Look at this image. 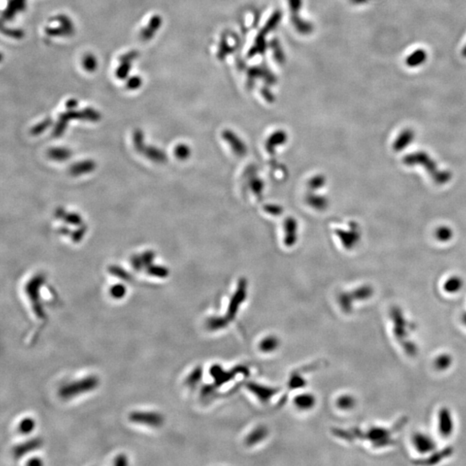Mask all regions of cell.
Here are the masks:
<instances>
[{
    "instance_id": "obj_17",
    "label": "cell",
    "mask_w": 466,
    "mask_h": 466,
    "mask_svg": "<svg viewBox=\"0 0 466 466\" xmlns=\"http://www.w3.org/2000/svg\"><path fill=\"white\" fill-rule=\"evenodd\" d=\"M463 282L459 276H451L444 283V289L449 293H457L463 288Z\"/></svg>"
},
{
    "instance_id": "obj_19",
    "label": "cell",
    "mask_w": 466,
    "mask_h": 466,
    "mask_svg": "<svg viewBox=\"0 0 466 466\" xmlns=\"http://www.w3.org/2000/svg\"><path fill=\"white\" fill-rule=\"evenodd\" d=\"M452 452H453V449L452 447H446V448L443 449L442 451L435 452V453L431 455V457H429L427 458V460L426 462H422L421 463L435 464V463H439L440 461L443 460L444 458L450 457L452 454Z\"/></svg>"
},
{
    "instance_id": "obj_20",
    "label": "cell",
    "mask_w": 466,
    "mask_h": 466,
    "mask_svg": "<svg viewBox=\"0 0 466 466\" xmlns=\"http://www.w3.org/2000/svg\"><path fill=\"white\" fill-rule=\"evenodd\" d=\"M452 237H453V230H452V228L446 226V225L440 226L437 228V230H435V238L439 241L443 242V243L448 242L452 239Z\"/></svg>"
},
{
    "instance_id": "obj_26",
    "label": "cell",
    "mask_w": 466,
    "mask_h": 466,
    "mask_svg": "<svg viewBox=\"0 0 466 466\" xmlns=\"http://www.w3.org/2000/svg\"><path fill=\"white\" fill-rule=\"evenodd\" d=\"M2 31L4 34H6L10 38H15V39H22L24 36V33L22 29H4L3 28Z\"/></svg>"
},
{
    "instance_id": "obj_31",
    "label": "cell",
    "mask_w": 466,
    "mask_h": 466,
    "mask_svg": "<svg viewBox=\"0 0 466 466\" xmlns=\"http://www.w3.org/2000/svg\"><path fill=\"white\" fill-rule=\"evenodd\" d=\"M138 53L137 51H130L127 54H124V55H121L120 58H119V60L122 61V60H128V61H132V60H135L136 58L138 57Z\"/></svg>"
},
{
    "instance_id": "obj_4",
    "label": "cell",
    "mask_w": 466,
    "mask_h": 466,
    "mask_svg": "<svg viewBox=\"0 0 466 466\" xmlns=\"http://www.w3.org/2000/svg\"><path fill=\"white\" fill-rule=\"evenodd\" d=\"M282 12H280V11H276V12H274L273 14L271 15V17L267 21V23H265L263 28L261 29V31L259 32L258 35L256 36L253 46L250 48L249 53H248L249 57H254L256 55L264 54L266 49H267L266 36L276 29L281 20H282Z\"/></svg>"
},
{
    "instance_id": "obj_34",
    "label": "cell",
    "mask_w": 466,
    "mask_h": 466,
    "mask_svg": "<svg viewBox=\"0 0 466 466\" xmlns=\"http://www.w3.org/2000/svg\"><path fill=\"white\" fill-rule=\"evenodd\" d=\"M50 124V122H48V120H45L44 122H43L42 124H39L38 126L36 127L34 129V132L38 133L43 131V129H45L44 127L48 126Z\"/></svg>"
},
{
    "instance_id": "obj_29",
    "label": "cell",
    "mask_w": 466,
    "mask_h": 466,
    "mask_svg": "<svg viewBox=\"0 0 466 466\" xmlns=\"http://www.w3.org/2000/svg\"><path fill=\"white\" fill-rule=\"evenodd\" d=\"M148 272L152 275V276H157V277H165L168 276V271L166 269L162 267H151Z\"/></svg>"
},
{
    "instance_id": "obj_22",
    "label": "cell",
    "mask_w": 466,
    "mask_h": 466,
    "mask_svg": "<svg viewBox=\"0 0 466 466\" xmlns=\"http://www.w3.org/2000/svg\"><path fill=\"white\" fill-rule=\"evenodd\" d=\"M36 428V421L31 418H25L18 425V431L23 435H29Z\"/></svg>"
},
{
    "instance_id": "obj_28",
    "label": "cell",
    "mask_w": 466,
    "mask_h": 466,
    "mask_svg": "<svg viewBox=\"0 0 466 466\" xmlns=\"http://www.w3.org/2000/svg\"><path fill=\"white\" fill-rule=\"evenodd\" d=\"M142 85V79L139 76H132L127 81V88L130 90L138 89Z\"/></svg>"
},
{
    "instance_id": "obj_35",
    "label": "cell",
    "mask_w": 466,
    "mask_h": 466,
    "mask_svg": "<svg viewBox=\"0 0 466 466\" xmlns=\"http://www.w3.org/2000/svg\"><path fill=\"white\" fill-rule=\"evenodd\" d=\"M27 464L29 465H41L43 464V461L41 460L38 457H33L29 462H27Z\"/></svg>"
},
{
    "instance_id": "obj_36",
    "label": "cell",
    "mask_w": 466,
    "mask_h": 466,
    "mask_svg": "<svg viewBox=\"0 0 466 466\" xmlns=\"http://www.w3.org/2000/svg\"><path fill=\"white\" fill-rule=\"evenodd\" d=\"M76 106H77V101H75V99H70V101H68V103H66V107H68V108H69V109H72V108L76 107Z\"/></svg>"
},
{
    "instance_id": "obj_27",
    "label": "cell",
    "mask_w": 466,
    "mask_h": 466,
    "mask_svg": "<svg viewBox=\"0 0 466 466\" xmlns=\"http://www.w3.org/2000/svg\"><path fill=\"white\" fill-rule=\"evenodd\" d=\"M291 15H299L302 7V0H288Z\"/></svg>"
},
{
    "instance_id": "obj_30",
    "label": "cell",
    "mask_w": 466,
    "mask_h": 466,
    "mask_svg": "<svg viewBox=\"0 0 466 466\" xmlns=\"http://www.w3.org/2000/svg\"><path fill=\"white\" fill-rule=\"evenodd\" d=\"M112 274H113L114 276H118V277H120L121 279L125 280V281H129V276L128 274L125 272V271H122L120 269L118 268H115V269H112Z\"/></svg>"
},
{
    "instance_id": "obj_24",
    "label": "cell",
    "mask_w": 466,
    "mask_h": 466,
    "mask_svg": "<svg viewBox=\"0 0 466 466\" xmlns=\"http://www.w3.org/2000/svg\"><path fill=\"white\" fill-rule=\"evenodd\" d=\"M82 65H83L84 69H86V71L92 72V71H94L95 69H97L98 61L96 60V58L94 57V55L88 54V55H86L84 56Z\"/></svg>"
},
{
    "instance_id": "obj_5",
    "label": "cell",
    "mask_w": 466,
    "mask_h": 466,
    "mask_svg": "<svg viewBox=\"0 0 466 466\" xmlns=\"http://www.w3.org/2000/svg\"><path fill=\"white\" fill-rule=\"evenodd\" d=\"M129 420L135 424L159 428L163 424L164 418L161 414L156 412L137 411L129 414Z\"/></svg>"
},
{
    "instance_id": "obj_2",
    "label": "cell",
    "mask_w": 466,
    "mask_h": 466,
    "mask_svg": "<svg viewBox=\"0 0 466 466\" xmlns=\"http://www.w3.org/2000/svg\"><path fill=\"white\" fill-rule=\"evenodd\" d=\"M403 164L409 167L421 166L428 174L430 178L437 185H445L452 180V173L441 170L431 155L425 151H416L406 155L403 158Z\"/></svg>"
},
{
    "instance_id": "obj_16",
    "label": "cell",
    "mask_w": 466,
    "mask_h": 466,
    "mask_svg": "<svg viewBox=\"0 0 466 466\" xmlns=\"http://www.w3.org/2000/svg\"><path fill=\"white\" fill-rule=\"evenodd\" d=\"M427 58V54L424 49H416L406 58V65L409 68H416L424 63Z\"/></svg>"
},
{
    "instance_id": "obj_32",
    "label": "cell",
    "mask_w": 466,
    "mask_h": 466,
    "mask_svg": "<svg viewBox=\"0 0 466 466\" xmlns=\"http://www.w3.org/2000/svg\"><path fill=\"white\" fill-rule=\"evenodd\" d=\"M114 464L116 465H126L128 464V459H127L126 456L125 455H119L118 457H116L115 461H114Z\"/></svg>"
},
{
    "instance_id": "obj_33",
    "label": "cell",
    "mask_w": 466,
    "mask_h": 466,
    "mask_svg": "<svg viewBox=\"0 0 466 466\" xmlns=\"http://www.w3.org/2000/svg\"><path fill=\"white\" fill-rule=\"evenodd\" d=\"M187 151H188L187 148L186 149V147L180 146L178 149L176 150V154H177V155L180 156V157H186L187 155Z\"/></svg>"
},
{
    "instance_id": "obj_39",
    "label": "cell",
    "mask_w": 466,
    "mask_h": 466,
    "mask_svg": "<svg viewBox=\"0 0 466 466\" xmlns=\"http://www.w3.org/2000/svg\"><path fill=\"white\" fill-rule=\"evenodd\" d=\"M462 55L463 57L466 58V44L465 46L463 47V49H462Z\"/></svg>"
},
{
    "instance_id": "obj_15",
    "label": "cell",
    "mask_w": 466,
    "mask_h": 466,
    "mask_svg": "<svg viewBox=\"0 0 466 466\" xmlns=\"http://www.w3.org/2000/svg\"><path fill=\"white\" fill-rule=\"evenodd\" d=\"M25 7L26 0H9L8 6L3 13L4 18L12 20L18 12H23Z\"/></svg>"
},
{
    "instance_id": "obj_3",
    "label": "cell",
    "mask_w": 466,
    "mask_h": 466,
    "mask_svg": "<svg viewBox=\"0 0 466 466\" xmlns=\"http://www.w3.org/2000/svg\"><path fill=\"white\" fill-rule=\"evenodd\" d=\"M98 385L99 379L98 377L88 376L61 387L59 390V396L63 400H71L78 395L94 390L95 388H98Z\"/></svg>"
},
{
    "instance_id": "obj_38",
    "label": "cell",
    "mask_w": 466,
    "mask_h": 466,
    "mask_svg": "<svg viewBox=\"0 0 466 466\" xmlns=\"http://www.w3.org/2000/svg\"><path fill=\"white\" fill-rule=\"evenodd\" d=\"M461 321L463 323V325L466 326V312L463 313L462 315H461Z\"/></svg>"
},
{
    "instance_id": "obj_21",
    "label": "cell",
    "mask_w": 466,
    "mask_h": 466,
    "mask_svg": "<svg viewBox=\"0 0 466 466\" xmlns=\"http://www.w3.org/2000/svg\"><path fill=\"white\" fill-rule=\"evenodd\" d=\"M271 47L272 51H273L274 57H275L276 60H277V62H279L280 64L284 63V53H283L282 46H281L278 40L274 39V40L271 41Z\"/></svg>"
},
{
    "instance_id": "obj_8",
    "label": "cell",
    "mask_w": 466,
    "mask_h": 466,
    "mask_svg": "<svg viewBox=\"0 0 466 466\" xmlns=\"http://www.w3.org/2000/svg\"><path fill=\"white\" fill-rule=\"evenodd\" d=\"M412 442L414 448L421 454H426L434 452L436 447V442L434 439L423 432H416L412 438Z\"/></svg>"
},
{
    "instance_id": "obj_23",
    "label": "cell",
    "mask_w": 466,
    "mask_h": 466,
    "mask_svg": "<svg viewBox=\"0 0 466 466\" xmlns=\"http://www.w3.org/2000/svg\"><path fill=\"white\" fill-rule=\"evenodd\" d=\"M120 62V66H118L117 70H116V76L118 79L123 80V79H125L129 75V70L131 69V66H130L131 61L122 60Z\"/></svg>"
},
{
    "instance_id": "obj_1",
    "label": "cell",
    "mask_w": 466,
    "mask_h": 466,
    "mask_svg": "<svg viewBox=\"0 0 466 466\" xmlns=\"http://www.w3.org/2000/svg\"><path fill=\"white\" fill-rule=\"evenodd\" d=\"M389 316L393 323V334L397 342L400 344L403 351L409 357H416L419 349L410 339V332L414 331V325L406 319L403 310L396 306L392 307L389 311Z\"/></svg>"
},
{
    "instance_id": "obj_10",
    "label": "cell",
    "mask_w": 466,
    "mask_h": 466,
    "mask_svg": "<svg viewBox=\"0 0 466 466\" xmlns=\"http://www.w3.org/2000/svg\"><path fill=\"white\" fill-rule=\"evenodd\" d=\"M341 241L343 242V245L347 249H351L354 246H356L357 243L359 242L361 234L360 230H358V226L357 224L352 223L351 224V229L349 230H340L339 232Z\"/></svg>"
},
{
    "instance_id": "obj_14",
    "label": "cell",
    "mask_w": 466,
    "mask_h": 466,
    "mask_svg": "<svg viewBox=\"0 0 466 466\" xmlns=\"http://www.w3.org/2000/svg\"><path fill=\"white\" fill-rule=\"evenodd\" d=\"M161 23H162L161 17L158 15H155L154 17H151L146 28H144L141 30L140 37L144 41L150 40L154 37L155 32L161 28Z\"/></svg>"
},
{
    "instance_id": "obj_13",
    "label": "cell",
    "mask_w": 466,
    "mask_h": 466,
    "mask_svg": "<svg viewBox=\"0 0 466 466\" xmlns=\"http://www.w3.org/2000/svg\"><path fill=\"white\" fill-rule=\"evenodd\" d=\"M291 22L299 34L308 36L314 31V24L309 21L303 19L299 17V15H291Z\"/></svg>"
},
{
    "instance_id": "obj_11",
    "label": "cell",
    "mask_w": 466,
    "mask_h": 466,
    "mask_svg": "<svg viewBox=\"0 0 466 466\" xmlns=\"http://www.w3.org/2000/svg\"><path fill=\"white\" fill-rule=\"evenodd\" d=\"M42 445H43V440H41L40 438H35V439L27 440L23 443L17 445L13 449V455H14L15 458L18 459L25 456L27 453L38 450L40 448Z\"/></svg>"
},
{
    "instance_id": "obj_6",
    "label": "cell",
    "mask_w": 466,
    "mask_h": 466,
    "mask_svg": "<svg viewBox=\"0 0 466 466\" xmlns=\"http://www.w3.org/2000/svg\"><path fill=\"white\" fill-rule=\"evenodd\" d=\"M43 277H37L32 280L31 282H29V284L26 287V293L29 295V299L31 302L32 309L34 311L35 314L40 319H43L46 316L45 312L43 310V305L41 303L40 294H39L40 286L41 284H43Z\"/></svg>"
},
{
    "instance_id": "obj_37",
    "label": "cell",
    "mask_w": 466,
    "mask_h": 466,
    "mask_svg": "<svg viewBox=\"0 0 466 466\" xmlns=\"http://www.w3.org/2000/svg\"><path fill=\"white\" fill-rule=\"evenodd\" d=\"M351 3L353 5H356V6H360V5H364V4L367 3L369 0H350Z\"/></svg>"
},
{
    "instance_id": "obj_12",
    "label": "cell",
    "mask_w": 466,
    "mask_h": 466,
    "mask_svg": "<svg viewBox=\"0 0 466 466\" xmlns=\"http://www.w3.org/2000/svg\"><path fill=\"white\" fill-rule=\"evenodd\" d=\"M415 138V133L411 129H403V131L399 133L396 138L394 139L392 148L395 152H401L405 150L414 141Z\"/></svg>"
},
{
    "instance_id": "obj_18",
    "label": "cell",
    "mask_w": 466,
    "mask_h": 466,
    "mask_svg": "<svg viewBox=\"0 0 466 466\" xmlns=\"http://www.w3.org/2000/svg\"><path fill=\"white\" fill-rule=\"evenodd\" d=\"M452 364V357L450 354H440L435 359L434 365L438 371H445L448 370Z\"/></svg>"
},
{
    "instance_id": "obj_25",
    "label": "cell",
    "mask_w": 466,
    "mask_h": 466,
    "mask_svg": "<svg viewBox=\"0 0 466 466\" xmlns=\"http://www.w3.org/2000/svg\"><path fill=\"white\" fill-rule=\"evenodd\" d=\"M110 293L114 299H122L126 293V288L122 284H116L111 288Z\"/></svg>"
},
{
    "instance_id": "obj_7",
    "label": "cell",
    "mask_w": 466,
    "mask_h": 466,
    "mask_svg": "<svg viewBox=\"0 0 466 466\" xmlns=\"http://www.w3.org/2000/svg\"><path fill=\"white\" fill-rule=\"evenodd\" d=\"M454 422L452 413L447 408H442L439 412V431L441 436L447 438L452 435Z\"/></svg>"
},
{
    "instance_id": "obj_9",
    "label": "cell",
    "mask_w": 466,
    "mask_h": 466,
    "mask_svg": "<svg viewBox=\"0 0 466 466\" xmlns=\"http://www.w3.org/2000/svg\"><path fill=\"white\" fill-rule=\"evenodd\" d=\"M55 20L58 21L60 25L55 28H46L45 31L49 36H70L75 32V27L70 20V18L64 16L59 15L55 17Z\"/></svg>"
}]
</instances>
